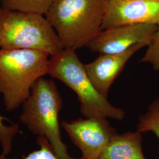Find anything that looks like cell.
Listing matches in <instances>:
<instances>
[{"label": "cell", "instance_id": "cell-1", "mask_svg": "<svg viewBox=\"0 0 159 159\" xmlns=\"http://www.w3.org/2000/svg\"><path fill=\"white\" fill-rule=\"evenodd\" d=\"M107 0H53L45 16L64 49L87 47L102 31Z\"/></svg>", "mask_w": 159, "mask_h": 159}, {"label": "cell", "instance_id": "cell-2", "mask_svg": "<svg viewBox=\"0 0 159 159\" xmlns=\"http://www.w3.org/2000/svg\"><path fill=\"white\" fill-rule=\"evenodd\" d=\"M49 56L33 50L0 49V94L7 111L23 105L34 83L48 74Z\"/></svg>", "mask_w": 159, "mask_h": 159}, {"label": "cell", "instance_id": "cell-3", "mask_svg": "<svg viewBox=\"0 0 159 159\" xmlns=\"http://www.w3.org/2000/svg\"><path fill=\"white\" fill-rule=\"evenodd\" d=\"M71 89L77 96L80 111L85 118L124 119L125 111L114 106L97 91L89 79L85 64L75 50L63 49L49 60L48 73Z\"/></svg>", "mask_w": 159, "mask_h": 159}, {"label": "cell", "instance_id": "cell-4", "mask_svg": "<svg viewBox=\"0 0 159 159\" xmlns=\"http://www.w3.org/2000/svg\"><path fill=\"white\" fill-rule=\"evenodd\" d=\"M22 106L21 122L33 134L44 137L58 157L71 159L61 134L58 114L63 107V100L55 83L44 77L39 79Z\"/></svg>", "mask_w": 159, "mask_h": 159}, {"label": "cell", "instance_id": "cell-5", "mask_svg": "<svg viewBox=\"0 0 159 159\" xmlns=\"http://www.w3.org/2000/svg\"><path fill=\"white\" fill-rule=\"evenodd\" d=\"M0 49L33 50L53 56L63 47L44 16L0 8Z\"/></svg>", "mask_w": 159, "mask_h": 159}, {"label": "cell", "instance_id": "cell-6", "mask_svg": "<svg viewBox=\"0 0 159 159\" xmlns=\"http://www.w3.org/2000/svg\"><path fill=\"white\" fill-rule=\"evenodd\" d=\"M85 159H98L118 133L105 118H79L61 124Z\"/></svg>", "mask_w": 159, "mask_h": 159}, {"label": "cell", "instance_id": "cell-7", "mask_svg": "<svg viewBox=\"0 0 159 159\" xmlns=\"http://www.w3.org/2000/svg\"><path fill=\"white\" fill-rule=\"evenodd\" d=\"M159 25L149 24L123 25L101 31L87 47L93 52L117 54L137 44L149 46Z\"/></svg>", "mask_w": 159, "mask_h": 159}, {"label": "cell", "instance_id": "cell-8", "mask_svg": "<svg viewBox=\"0 0 159 159\" xmlns=\"http://www.w3.org/2000/svg\"><path fill=\"white\" fill-rule=\"evenodd\" d=\"M138 24L159 26V0H107L102 31Z\"/></svg>", "mask_w": 159, "mask_h": 159}, {"label": "cell", "instance_id": "cell-9", "mask_svg": "<svg viewBox=\"0 0 159 159\" xmlns=\"http://www.w3.org/2000/svg\"><path fill=\"white\" fill-rule=\"evenodd\" d=\"M144 47L143 44H137L123 52L100 54L91 63L85 64L89 79L102 96L107 98L110 87L126 63L137 51Z\"/></svg>", "mask_w": 159, "mask_h": 159}, {"label": "cell", "instance_id": "cell-10", "mask_svg": "<svg viewBox=\"0 0 159 159\" xmlns=\"http://www.w3.org/2000/svg\"><path fill=\"white\" fill-rule=\"evenodd\" d=\"M142 133L128 131L114 137L98 159H146L143 154Z\"/></svg>", "mask_w": 159, "mask_h": 159}, {"label": "cell", "instance_id": "cell-11", "mask_svg": "<svg viewBox=\"0 0 159 159\" xmlns=\"http://www.w3.org/2000/svg\"><path fill=\"white\" fill-rule=\"evenodd\" d=\"M2 7L12 11L46 16L53 0H0Z\"/></svg>", "mask_w": 159, "mask_h": 159}, {"label": "cell", "instance_id": "cell-12", "mask_svg": "<svg viewBox=\"0 0 159 159\" xmlns=\"http://www.w3.org/2000/svg\"><path fill=\"white\" fill-rule=\"evenodd\" d=\"M137 131L142 133L152 132L159 140V98L154 100L147 111L139 116Z\"/></svg>", "mask_w": 159, "mask_h": 159}, {"label": "cell", "instance_id": "cell-13", "mask_svg": "<svg viewBox=\"0 0 159 159\" xmlns=\"http://www.w3.org/2000/svg\"><path fill=\"white\" fill-rule=\"evenodd\" d=\"M5 121L10 120L0 114V144L2 147L1 156L7 157L11 151L13 139L20 131L19 125L12 123L11 125H5Z\"/></svg>", "mask_w": 159, "mask_h": 159}, {"label": "cell", "instance_id": "cell-14", "mask_svg": "<svg viewBox=\"0 0 159 159\" xmlns=\"http://www.w3.org/2000/svg\"><path fill=\"white\" fill-rule=\"evenodd\" d=\"M37 142L40 146V148L37 150H35L28 154L27 156L22 159H14L10 158L8 156L4 157L0 156V159H61L58 157L56 154L53 152L50 143L44 137H38ZM85 159L83 157L79 159Z\"/></svg>", "mask_w": 159, "mask_h": 159}, {"label": "cell", "instance_id": "cell-15", "mask_svg": "<svg viewBox=\"0 0 159 159\" xmlns=\"http://www.w3.org/2000/svg\"><path fill=\"white\" fill-rule=\"evenodd\" d=\"M141 61L150 64L154 70L159 71V27Z\"/></svg>", "mask_w": 159, "mask_h": 159}]
</instances>
